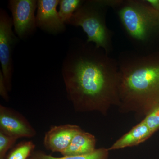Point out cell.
<instances>
[{
	"instance_id": "cell-1",
	"label": "cell",
	"mask_w": 159,
	"mask_h": 159,
	"mask_svg": "<svg viewBox=\"0 0 159 159\" xmlns=\"http://www.w3.org/2000/svg\"><path fill=\"white\" fill-rule=\"evenodd\" d=\"M67 95L75 110L106 115L119 103L117 59L93 43L74 40L62 67Z\"/></svg>"
},
{
	"instance_id": "cell-2",
	"label": "cell",
	"mask_w": 159,
	"mask_h": 159,
	"mask_svg": "<svg viewBox=\"0 0 159 159\" xmlns=\"http://www.w3.org/2000/svg\"><path fill=\"white\" fill-rule=\"evenodd\" d=\"M117 60L119 111L143 119L159 105V52L125 51Z\"/></svg>"
},
{
	"instance_id": "cell-3",
	"label": "cell",
	"mask_w": 159,
	"mask_h": 159,
	"mask_svg": "<svg viewBox=\"0 0 159 159\" xmlns=\"http://www.w3.org/2000/svg\"><path fill=\"white\" fill-rule=\"evenodd\" d=\"M111 8L135 51L152 52V46L159 39V12L146 0H115Z\"/></svg>"
},
{
	"instance_id": "cell-4",
	"label": "cell",
	"mask_w": 159,
	"mask_h": 159,
	"mask_svg": "<svg viewBox=\"0 0 159 159\" xmlns=\"http://www.w3.org/2000/svg\"><path fill=\"white\" fill-rule=\"evenodd\" d=\"M108 8L104 0L84 1L67 24L81 27L87 34V42L93 43L110 54L113 50V33L107 25Z\"/></svg>"
},
{
	"instance_id": "cell-5",
	"label": "cell",
	"mask_w": 159,
	"mask_h": 159,
	"mask_svg": "<svg viewBox=\"0 0 159 159\" xmlns=\"http://www.w3.org/2000/svg\"><path fill=\"white\" fill-rule=\"evenodd\" d=\"M12 19L6 10L0 11V61L1 70L8 91L11 90L13 74L12 49L16 38L12 30Z\"/></svg>"
},
{
	"instance_id": "cell-6",
	"label": "cell",
	"mask_w": 159,
	"mask_h": 159,
	"mask_svg": "<svg viewBox=\"0 0 159 159\" xmlns=\"http://www.w3.org/2000/svg\"><path fill=\"white\" fill-rule=\"evenodd\" d=\"M8 7L12 14L15 31L19 37L23 39L33 33L37 27L34 13L37 1L10 0Z\"/></svg>"
},
{
	"instance_id": "cell-7",
	"label": "cell",
	"mask_w": 159,
	"mask_h": 159,
	"mask_svg": "<svg viewBox=\"0 0 159 159\" xmlns=\"http://www.w3.org/2000/svg\"><path fill=\"white\" fill-rule=\"evenodd\" d=\"M0 130L16 139L32 138L36 134L22 115L2 105H0Z\"/></svg>"
},
{
	"instance_id": "cell-8",
	"label": "cell",
	"mask_w": 159,
	"mask_h": 159,
	"mask_svg": "<svg viewBox=\"0 0 159 159\" xmlns=\"http://www.w3.org/2000/svg\"><path fill=\"white\" fill-rule=\"evenodd\" d=\"M58 0H39L36 16L37 27L51 34H57L66 30L65 24L60 17L57 7Z\"/></svg>"
},
{
	"instance_id": "cell-9",
	"label": "cell",
	"mask_w": 159,
	"mask_h": 159,
	"mask_svg": "<svg viewBox=\"0 0 159 159\" xmlns=\"http://www.w3.org/2000/svg\"><path fill=\"white\" fill-rule=\"evenodd\" d=\"M81 130L78 125L72 124L52 126L45 135L44 145L47 149L61 153L67 148L75 135Z\"/></svg>"
},
{
	"instance_id": "cell-10",
	"label": "cell",
	"mask_w": 159,
	"mask_h": 159,
	"mask_svg": "<svg viewBox=\"0 0 159 159\" xmlns=\"http://www.w3.org/2000/svg\"><path fill=\"white\" fill-rule=\"evenodd\" d=\"M153 134L148 126L142 120L108 148L110 151L137 146L145 142Z\"/></svg>"
},
{
	"instance_id": "cell-11",
	"label": "cell",
	"mask_w": 159,
	"mask_h": 159,
	"mask_svg": "<svg viewBox=\"0 0 159 159\" xmlns=\"http://www.w3.org/2000/svg\"><path fill=\"white\" fill-rule=\"evenodd\" d=\"M96 146L95 136L82 130L75 135L68 147L61 154L63 156L88 154L97 149Z\"/></svg>"
},
{
	"instance_id": "cell-12",
	"label": "cell",
	"mask_w": 159,
	"mask_h": 159,
	"mask_svg": "<svg viewBox=\"0 0 159 159\" xmlns=\"http://www.w3.org/2000/svg\"><path fill=\"white\" fill-rule=\"evenodd\" d=\"M109 152L108 148H97L93 152L88 154L61 157H56L39 152L34 154L33 157L34 159H109Z\"/></svg>"
},
{
	"instance_id": "cell-13",
	"label": "cell",
	"mask_w": 159,
	"mask_h": 159,
	"mask_svg": "<svg viewBox=\"0 0 159 159\" xmlns=\"http://www.w3.org/2000/svg\"><path fill=\"white\" fill-rule=\"evenodd\" d=\"M84 1L82 0L59 1L58 14L63 22L65 25L67 24L74 12L79 9Z\"/></svg>"
},
{
	"instance_id": "cell-14",
	"label": "cell",
	"mask_w": 159,
	"mask_h": 159,
	"mask_svg": "<svg viewBox=\"0 0 159 159\" xmlns=\"http://www.w3.org/2000/svg\"><path fill=\"white\" fill-rule=\"evenodd\" d=\"M35 148L31 141L20 143L9 153L6 159H27Z\"/></svg>"
},
{
	"instance_id": "cell-15",
	"label": "cell",
	"mask_w": 159,
	"mask_h": 159,
	"mask_svg": "<svg viewBox=\"0 0 159 159\" xmlns=\"http://www.w3.org/2000/svg\"><path fill=\"white\" fill-rule=\"evenodd\" d=\"M153 134L159 130V105L152 110L142 119Z\"/></svg>"
},
{
	"instance_id": "cell-16",
	"label": "cell",
	"mask_w": 159,
	"mask_h": 159,
	"mask_svg": "<svg viewBox=\"0 0 159 159\" xmlns=\"http://www.w3.org/2000/svg\"><path fill=\"white\" fill-rule=\"evenodd\" d=\"M17 139L0 130V159H6V156Z\"/></svg>"
},
{
	"instance_id": "cell-17",
	"label": "cell",
	"mask_w": 159,
	"mask_h": 159,
	"mask_svg": "<svg viewBox=\"0 0 159 159\" xmlns=\"http://www.w3.org/2000/svg\"><path fill=\"white\" fill-rule=\"evenodd\" d=\"M8 89L4 80L2 71H0V95L6 101H9V97L8 94Z\"/></svg>"
},
{
	"instance_id": "cell-18",
	"label": "cell",
	"mask_w": 159,
	"mask_h": 159,
	"mask_svg": "<svg viewBox=\"0 0 159 159\" xmlns=\"http://www.w3.org/2000/svg\"><path fill=\"white\" fill-rule=\"evenodd\" d=\"M146 1L153 9L159 12V0H146Z\"/></svg>"
},
{
	"instance_id": "cell-19",
	"label": "cell",
	"mask_w": 159,
	"mask_h": 159,
	"mask_svg": "<svg viewBox=\"0 0 159 159\" xmlns=\"http://www.w3.org/2000/svg\"><path fill=\"white\" fill-rule=\"evenodd\" d=\"M31 159H34V158L32 157V158H31Z\"/></svg>"
}]
</instances>
